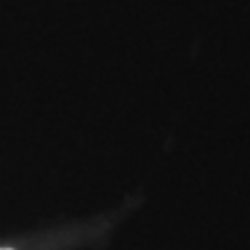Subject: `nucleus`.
<instances>
[{
    "label": "nucleus",
    "mask_w": 250,
    "mask_h": 250,
    "mask_svg": "<svg viewBox=\"0 0 250 250\" xmlns=\"http://www.w3.org/2000/svg\"><path fill=\"white\" fill-rule=\"evenodd\" d=\"M0 250H9V248H0Z\"/></svg>",
    "instance_id": "1"
}]
</instances>
